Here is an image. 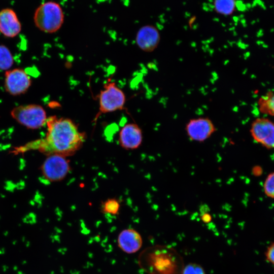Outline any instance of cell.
<instances>
[{
  "mask_svg": "<svg viewBox=\"0 0 274 274\" xmlns=\"http://www.w3.org/2000/svg\"><path fill=\"white\" fill-rule=\"evenodd\" d=\"M46 124L47 131L44 138L16 147L12 152L18 154L37 150L47 156L58 154L67 157L81 148L85 135L71 119L53 116L47 118Z\"/></svg>",
  "mask_w": 274,
  "mask_h": 274,
  "instance_id": "cell-1",
  "label": "cell"
},
{
  "mask_svg": "<svg viewBox=\"0 0 274 274\" xmlns=\"http://www.w3.org/2000/svg\"><path fill=\"white\" fill-rule=\"evenodd\" d=\"M139 263L149 274H182L184 267L182 256L165 245L147 248L140 255Z\"/></svg>",
  "mask_w": 274,
  "mask_h": 274,
  "instance_id": "cell-2",
  "label": "cell"
},
{
  "mask_svg": "<svg viewBox=\"0 0 274 274\" xmlns=\"http://www.w3.org/2000/svg\"><path fill=\"white\" fill-rule=\"evenodd\" d=\"M64 15L59 4L52 1L41 4L36 10L33 21L36 27L48 33L57 31L62 26Z\"/></svg>",
  "mask_w": 274,
  "mask_h": 274,
  "instance_id": "cell-3",
  "label": "cell"
},
{
  "mask_svg": "<svg viewBox=\"0 0 274 274\" xmlns=\"http://www.w3.org/2000/svg\"><path fill=\"white\" fill-rule=\"evenodd\" d=\"M11 115L19 123L32 129L41 127L47 119L44 109L37 104L16 107L11 111Z\"/></svg>",
  "mask_w": 274,
  "mask_h": 274,
  "instance_id": "cell-4",
  "label": "cell"
},
{
  "mask_svg": "<svg viewBox=\"0 0 274 274\" xmlns=\"http://www.w3.org/2000/svg\"><path fill=\"white\" fill-rule=\"evenodd\" d=\"M99 113L105 114L122 110L125 104L124 92L110 80L104 86L98 95Z\"/></svg>",
  "mask_w": 274,
  "mask_h": 274,
  "instance_id": "cell-5",
  "label": "cell"
},
{
  "mask_svg": "<svg viewBox=\"0 0 274 274\" xmlns=\"http://www.w3.org/2000/svg\"><path fill=\"white\" fill-rule=\"evenodd\" d=\"M70 170V161L66 157L58 154L47 156L41 166L43 176L50 182L63 180Z\"/></svg>",
  "mask_w": 274,
  "mask_h": 274,
  "instance_id": "cell-6",
  "label": "cell"
},
{
  "mask_svg": "<svg viewBox=\"0 0 274 274\" xmlns=\"http://www.w3.org/2000/svg\"><path fill=\"white\" fill-rule=\"evenodd\" d=\"M31 84L29 75L22 68L8 70L5 74L4 87L7 93L12 95L25 93Z\"/></svg>",
  "mask_w": 274,
  "mask_h": 274,
  "instance_id": "cell-7",
  "label": "cell"
},
{
  "mask_svg": "<svg viewBox=\"0 0 274 274\" xmlns=\"http://www.w3.org/2000/svg\"><path fill=\"white\" fill-rule=\"evenodd\" d=\"M185 130L190 140L203 142L215 132L216 128L209 118L199 117L190 119L186 125Z\"/></svg>",
  "mask_w": 274,
  "mask_h": 274,
  "instance_id": "cell-8",
  "label": "cell"
},
{
  "mask_svg": "<svg viewBox=\"0 0 274 274\" xmlns=\"http://www.w3.org/2000/svg\"><path fill=\"white\" fill-rule=\"evenodd\" d=\"M250 132L257 143L268 149L274 148V123L271 121L264 118L255 119Z\"/></svg>",
  "mask_w": 274,
  "mask_h": 274,
  "instance_id": "cell-9",
  "label": "cell"
},
{
  "mask_svg": "<svg viewBox=\"0 0 274 274\" xmlns=\"http://www.w3.org/2000/svg\"><path fill=\"white\" fill-rule=\"evenodd\" d=\"M160 41L158 29L152 25H145L138 31L135 42L140 49L146 52H153Z\"/></svg>",
  "mask_w": 274,
  "mask_h": 274,
  "instance_id": "cell-10",
  "label": "cell"
},
{
  "mask_svg": "<svg viewBox=\"0 0 274 274\" xmlns=\"http://www.w3.org/2000/svg\"><path fill=\"white\" fill-rule=\"evenodd\" d=\"M143 141V133L141 128L135 123H128L121 129L118 142L120 146L126 150L138 148Z\"/></svg>",
  "mask_w": 274,
  "mask_h": 274,
  "instance_id": "cell-11",
  "label": "cell"
},
{
  "mask_svg": "<svg viewBox=\"0 0 274 274\" xmlns=\"http://www.w3.org/2000/svg\"><path fill=\"white\" fill-rule=\"evenodd\" d=\"M21 30V24L16 12L11 8L0 11V32L7 38L17 36Z\"/></svg>",
  "mask_w": 274,
  "mask_h": 274,
  "instance_id": "cell-12",
  "label": "cell"
},
{
  "mask_svg": "<svg viewBox=\"0 0 274 274\" xmlns=\"http://www.w3.org/2000/svg\"><path fill=\"white\" fill-rule=\"evenodd\" d=\"M118 247L127 254H133L141 248L142 237L140 233L133 228L121 231L117 238Z\"/></svg>",
  "mask_w": 274,
  "mask_h": 274,
  "instance_id": "cell-13",
  "label": "cell"
},
{
  "mask_svg": "<svg viewBox=\"0 0 274 274\" xmlns=\"http://www.w3.org/2000/svg\"><path fill=\"white\" fill-rule=\"evenodd\" d=\"M213 6L216 13L228 16L235 11L236 2L233 0H216L214 2Z\"/></svg>",
  "mask_w": 274,
  "mask_h": 274,
  "instance_id": "cell-14",
  "label": "cell"
},
{
  "mask_svg": "<svg viewBox=\"0 0 274 274\" xmlns=\"http://www.w3.org/2000/svg\"><path fill=\"white\" fill-rule=\"evenodd\" d=\"M258 102L261 113L274 116V92H268L260 97Z\"/></svg>",
  "mask_w": 274,
  "mask_h": 274,
  "instance_id": "cell-15",
  "label": "cell"
},
{
  "mask_svg": "<svg viewBox=\"0 0 274 274\" xmlns=\"http://www.w3.org/2000/svg\"><path fill=\"white\" fill-rule=\"evenodd\" d=\"M13 62V57L9 48L4 45H0V70L8 71Z\"/></svg>",
  "mask_w": 274,
  "mask_h": 274,
  "instance_id": "cell-16",
  "label": "cell"
},
{
  "mask_svg": "<svg viewBox=\"0 0 274 274\" xmlns=\"http://www.w3.org/2000/svg\"><path fill=\"white\" fill-rule=\"evenodd\" d=\"M101 212L106 214L117 215L119 214L120 204L117 199L109 198L101 203Z\"/></svg>",
  "mask_w": 274,
  "mask_h": 274,
  "instance_id": "cell-17",
  "label": "cell"
},
{
  "mask_svg": "<svg viewBox=\"0 0 274 274\" xmlns=\"http://www.w3.org/2000/svg\"><path fill=\"white\" fill-rule=\"evenodd\" d=\"M263 188L265 195L270 198H274V172L267 176Z\"/></svg>",
  "mask_w": 274,
  "mask_h": 274,
  "instance_id": "cell-18",
  "label": "cell"
},
{
  "mask_svg": "<svg viewBox=\"0 0 274 274\" xmlns=\"http://www.w3.org/2000/svg\"><path fill=\"white\" fill-rule=\"evenodd\" d=\"M182 274H206V272L201 265L191 263L184 266Z\"/></svg>",
  "mask_w": 274,
  "mask_h": 274,
  "instance_id": "cell-19",
  "label": "cell"
},
{
  "mask_svg": "<svg viewBox=\"0 0 274 274\" xmlns=\"http://www.w3.org/2000/svg\"><path fill=\"white\" fill-rule=\"evenodd\" d=\"M264 255L266 260L274 266V242L267 246Z\"/></svg>",
  "mask_w": 274,
  "mask_h": 274,
  "instance_id": "cell-20",
  "label": "cell"
}]
</instances>
